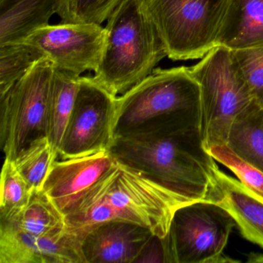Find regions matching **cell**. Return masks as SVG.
I'll list each match as a JSON object with an SVG mask.
<instances>
[{
    "label": "cell",
    "instance_id": "obj_17",
    "mask_svg": "<svg viewBox=\"0 0 263 263\" xmlns=\"http://www.w3.org/2000/svg\"><path fill=\"white\" fill-rule=\"evenodd\" d=\"M81 77L54 67L49 98L47 137L58 154L74 106Z\"/></svg>",
    "mask_w": 263,
    "mask_h": 263
},
{
    "label": "cell",
    "instance_id": "obj_7",
    "mask_svg": "<svg viewBox=\"0 0 263 263\" xmlns=\"http://www.w3.org/2000/svg\"><path fill=\"white\" fill-rule=\"evenodd\" d=\"M54 67L48 58L40 60L0 96V144L4 159L13 161L30 142L47 136Z\"/></svg>",
    "mask_w": 263,
    "mask_h": 263
},
{
    "label": "cell",
    "instance_id": "obj_27",
    "mask_svg": "<svg viewBox=\"0 0 263 263\" xmlns=\"http://www.w3.org/2000/svg\"><path fill=\"white\" fill-rule=\"evenodd\" d=\"M248 261L249 262H263V255L261 254H251Z\"/></svg>",
    "mask_w": 263,
    "mask_h": 263
},
{
    "label": "cell",
    "instance_id": "obj_15",
    "mask_svg": "<svg viewBox=\"0 0 263 263\" xmlns=\"http://www.w3.org/2000/svg\"><path fill=\"white\" fill-rule=\"evenodd\" d=\"M216 46L232 50L263 46V0H229Z\"/></svg>",
    "mask_w": 263,
    "mask_h": 263
},
{
    "label": "cell",
    "instance_id": "obj_21",
    "mask_svg": "<svg viewBox=\"0 0 263 263\" xmlns=\"http://www.w3.org/2000/svg\"><path fill=\"white\" fill-rule=\"evenodd\" d=\"M44 55L26 42L0 46V96L21 80Z\"/></svg>",
    "mask_w": 263,
    "mask_h": 263
},
{
    "label": "cell",
    "instance_id": "obj_24",
    "mask_svg": "<svg viewBox=\"0 0 263 263\" xmlns=\"http://www.w3.org/2000/svg\"><path fill=\"white\" fill-rule=\"evenodd\" d=\"M215 161L230 169L240 182L263 198V172L237 155L227 144L214 146L209 150Z\"/></svg>",
    "mask_w": 263,
    "mask_h": 263
},
{
    "label": "cell",
    "instance_id": "obj_5",
    "mask_svg": "<svg viewBox=\"0 0 263 263\" xmlns=\"http://www.w3.org/2000/svg\"><path fill=\"white\" fill-rule=\"evenodd\" d=\"M190 70L199 86L198 128L209 152L227 144L234 121L255 101L234 52L227 47H215Z\"/></svg>",
    "mask_w": 263,
    "mask_h": 263
},
{
    "label": "cell",
    "instance_id": "obj_19",
    "mask_svg": "<svg viewBox=\"0 0 263 263\" xmlns=\"http://www.w3.org/2000/svg\"><path fill=\"white\" fill-rule=\"evenodd\" d=\"M228 145L263 172V107L254 102L232 124Z\"/></svg>",
    "mask_w": 263,
    "mask_h": 263
},
{
    "label": "cell",
    "instance_id": "obj_9",
    "mask_svg": "<svg viewBox=\"0 0 263 263\" xmlns=\"http://www.w3.org/2000/svg\"><path fill=\"white\" fill-rule=\"evenodd\" d=\"M117 98L93 77H81L58 158H78L110 150L115 141Z\"/></svg>",
    "mask_w": 263,
    "mask_h": 263
},
{
    "label": "cell",
    "instance_id": "obj_11",
    "mask_svg": "<svg viewBox=\"0 0 263 263\" xmlns=\"http://www.w3.org/2000/svg\"><path fill=\"white\" fill-rule=\"evenodd\" d=\"M84 238L67 226L41 235L0 226V263H85Z\"/></svg>",
    "mask_w": 263,
    "mask_h": 263
},
{
    "label": "cell",
    "instance_id": "obj_23",
    "mask_svg": "<svg viewBox=\"0 0 263 263\" xmlns=\"http://www.w3.org/2000/svg\"><path fill=\"white\" fill-rule=\"evenodd\" d=\"M122 0H58L61 23L101 24Z\"/></svg>",
    "mask_w": 263,
    "mask_h": 263
},
{
    "label": "cell",
    "instance_id": "obj_4",
    "mask_svg": "<svg viewBox=\"0 0 263 263\" xmlns=\"http://www.w3.org/2000/svg\"><path fill=\"white\" fill-rule=\"evenodd\" d=\"M84 195L101 203L110 220H124L144 226L164 238L174 213L189 204L184 198L116 159L115 165Z\"/></svg>",
    "mask_w": 263,
    "mask_h": 263
},
{
    "label": "cell",
    "instance_id": "obj_10",
    "mask_svg": "<svg viewBox=\"0 0 263 263\" xmlns=\"http://www.w3.org/2000/svg\"><path fill=\"white\" fill-rule=\"evenodd\" d=\"M106 37L105 27L100 24L61 23L36 30L23 42L36 47L57 68L81 76L98 69Z\"/></svg>",
    "mask_w": 263,
    "mask_h": 263
},
{
    "label": "cell",
    "instance_id": "obj_14",
    "mask_svg": "<svg viewBox=\"0 0 263 263\" xmlns=\"http://www.w3.org/2000/svg\"><path fill=\"white\" fill-rule=\"evenodd\" d=\"M211 201L222 206L243 237L263 248V198L218 169Z\"/></svg>",
    "mask_w": 263,
    "mask_h": 263
},
{
    "label": "cell",
    "instance_id": "obj_6",
    "mask_svg": "<svg viewBox=\"0 0 263 263\" xmlns=\"http://www.w3.org/2000/svg\"><path fill=\"white\" fill-rule=\"evenodd\" d=\"M172 61L199 59L216 46L229 0H144Z\"/></svg>",
    "mask_w": 263,
    "mask_h": 263
},
{
    "label": "cell",
    "instance_id": "obj_16",
    "mask_svg": "<svg viewBox=\"0 0 263 263\" xmlns=\"http://www.w3.org/2000/svg\"><path fill=\"white\" fill-rule=\"evenodd\" d=\"M57 12L58 0H0V46L23 42Z\"/></svg>",
    "mask_w": 263,
    "mask_h": 263
},
{
    "label": "cell",
    "instance_id": "obj_22",
    "mask_svg": "<svg viewBox=\"0 0 263 263\" xmlns=\"http://www.w3.org/2000/svg\"><path fill=\"white\" fill-rule=\"evenodd\" d=\"M33 193L13 160L4 159L1 173L0 220L9 218L27 205Z\"/></svg>",
    "mask_w": 263,
    "mask_h": 263
},
{
    "label": "cell",
    "instance_id": "obj_3",
    "mask_svg": "<svg viewBox=\"0 0 263 263\" xmlns=\"http://www.w3.org/2000/svg\"><path fill=\"white\" fill-rule=\"evenodd\" d=\"M105 30V46L93 78L119 97L149 76L167 51L144 0H122Z\"/></svg>",
    "mask_w": 263,
    "mask_h": 263
},
{
    "label": "cell",
    "instance_id": "obj_26",
    "mask_svg": "<svg viewBox=\"0 0 263 263\" xmlns=\"http://www.w3.org/2000/svg\"><path fill=\"white\" fill-rule=\"evenodd\" d=\"M165 238L153 236L143 249L136 262L171 263Z\"/></svg>",
    "mask_w": 263,
    "mask_h": 263
},
{
    "label": "cell",
    "instance_id": "obj_1",
    "mask_svg": "<svg viewBox=\"0 0 263 263\" xmlns=\"http://www.w3.org/2000/svg\"><path fill=\"white\" fill-rule=\"evenodd\" d=\"M109 151L120 162L143 172L187 202L212 199L218 167L204 147L198 127L116 138Z\"/></svg>",
    "mask_w": 263,
    "mask_h": 263
},
{
    "label": "cell",
    "instance_id": "obj_8",
    "mask_svg": "<svg viewBox=\"0 0 263 263\" xmlns=\"http://www.w3.org/2000/svg\"><path fill=\"white\" fill-rule=\"evenodd\" d=\"M230 214L215 201H194L178 208L166 236L171 263L236 261L222 256L235 226Z\"/></svg>",
    "mask_w": 263,
    "mask_h": 263
},
{
    "label": "cell",
    "instance_id": "obj_20",
    "mask_svg": "<svg viewBox=\"0 0 263 263\" xmlns=\"http://www.w3.org/2000/svg\"><path fill=\"white\" fill-rule=\"evenodd\" d=\"M58 158L47 136L30 142L13 160L15 166L33 192L42 191L44 181Z\"/></svg>",
    "mask_w": 263,
    "mask_h": 263
},
{
    "label": "cell",
    "instance_id": "obj_2",
    "mask_svg": "<svg viewBox=\"0 0 263 263\" xmlns=\"http://www.w3.org/2000/svg\"><path fill=\"white\" fill-rule=\"evenodd\" d=\"M200 90L186 67L155 69L117 98L115 139L198 127Z\"/></svg>",
    "mask_w": 263,
    "mask_h": 263
},
{
    "label": "cell",
    "instance_id": "obj_13",
    "mask_svg": "<svg viewBox=\"0 0 263 263\" xmlns=\"http://www.w3.org/2000/svg\"><path fill=\"white\" fill-rule=\"evenodd\" d=\"M153 236L150 229L137 223L107 221L87 232L83 240V255L85 263L136 262Z\"/></svg>",
    "mask_w": 263,
    "mask_h": 263
},
{
    "label": "cell",
    "instance_id": "obj_12",
    "mask_svg": "<svg viewBox=\"0 0 263 263\" xmlns=\"http://www.w3.org/2000/svg\"><path fill=\"white\" fill-rule=\"evenodd\" d=\"M116 163L110 151L53 162L42 191L65 218L84 194Z\"/></svg>",
    "mask_w": 263,
    "mask_h": 263
},
{
    "label": "cell",
    "instance_id": "obj_18",
    "mask_svg": "<svg viewBox=\"0 0 263 263\" xmlns=\"http://www.w3.org/2000/svg\"><path fill=\"white\" fill-rule=\"evenodd\" d=\"M5 226L31 235L50 233L65 227V218L43 191L33 192L30 201L21 210L0 220Z\"/></svg>",
    "mask_w": 263,
    "mask_h": 263
},
{
    "label": "cell",
    "instance_id": "obj_25",
    "mask_svg": "<svg viewBox=\"0 0 263 263\" xmlns=\"http://www.w3.org/2000/svg\"><path fill=\"white\" fill-rule=\"evenodd\" d=\"M232 51L254 101L263 107V46Z\"/></svg>",
    "mask_w": 263,
    "mask_h": 263
}]
</instances>
